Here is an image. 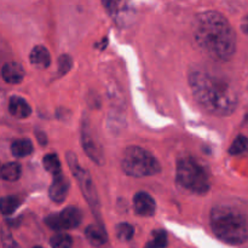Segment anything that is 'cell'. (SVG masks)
Returning <instances> with one entry per match:
<instances>
[{
  "label": "cell",
  "instance_id": "obj_7",
  "mask_svg": "<svg viewBox=\"0 0 248 248\" xmlns=\"http://www.w3.org/2000/svg\"><path fill=\"white\" fill-rule=\"evenodd\" d=\"M80 140L84 152L87 156L94 162V164L102 165L104 164V150L102 147V143L99 137L94 130L92 128L90 120L87 118H82L81 127H80Z\"/></svg>",
  "mask_w": 248,
  "mask_h": 248
},
{
  "label": "cell",
  "instance_id": "obj_14",
  "mask_svg": "<svg viewBox=\"0 0 248 248\" xmlns=\"http://www.w3.org/2000/svg\"><path fill=\"white\" fill-rule=\"evenodd\" d=\"M85 236L94 247H101L108 241V235L101 224H90L85 229Z\"/></svg>",
  "mask_w": 248,
  "mask_h": 248
},
{
  "label": "cell",
  "instance_id": "obj_23",
  "mask_svg": "<svg viewBox=\"0 0 248 248\" xmlns=\"http://www.w3.org/2000/svg\"><path fill=\"white\" fill-rule=\"evenodd\" d=\"M115 232L119 240H121V241H130L133 237V234H135V229L128 223H120V224H118L115 227Z\"/></svg>",
  "mask_w": 248,
  "mask_h": 248
},
{
  "label": "cell",
  "instance_id": "obj_12",
  "mask_svg": "<svg viewBox=\"0 0 248 248\" xmlns=\"http://www.w3.org/2000/svg\"><path fill=\"white\" fill-rule=\"evenodd\" d=\"M1 77L7 84H19L23 81L24 69L19 63L6 62L1 68Z\"/></svg>",
  "mask_w": 248,
  "mask_h": 248
},
{
  "label": "cell",
  "instance_id": "obj_11",
  "mask_svg": "<svg viewBox=\"0 0 248 248\" xmlns=\"http://www.w3.org/2000/svg\"><path fill=\"white\" fill-rule=\"evenodd\" d=\"M69 191V182L63 174L53 177V182L48 189V196L55 202L61 203L67 199Z\"/></svg>",
  "mask_w": 248,
  "mask_h": 248
},
{
  "label": "cell",
  "instance_id": "obj_1",
  "mask_svg": "<svg viewBox=\"0 0 248 248\" xmlns=\"http://www.w3.org/2000/svg\"><path fill=\"white\" fill-rule=\"evenodd\" d=\"M189 86L199 106L216 116H228L237 107V94L228 80L203 68H191Z\"/></svg>",
  "mask_w": 248,
  "mask_h": 248
},
{
  "label": "cell",
  "instance_id": "obj_10",
  "mask_svg": "<svg viewBox=\"0 0 248 248\" xmlns=\"http://www.w3.org/2000/svg\"><path fill=\"white\" fill-rule=\"evenodd\" d=\"M104 7L107 9V11L110 14V16L113 17L114 21L118 22V23L126 24V22L130 21L132 18V7L130 6V4L124 1H107L103 2Z\"/></svg>",
  "mask_w": 248,
  "mask_h": 248
},
{
  "label": "cell",
  "instance_id": "obj_3",
  "mask_svg": "<svg viewBox=\"0 0 248 248\" xmlns=\"http://www.w3.org/2000/svg\"><path fill=\"white\" fill-rule=\"evenodd\" d=\"M212 232L223 242L242 245L248 240V215L236 206L220 203L211 211Z\"/></svg>",
  "mask_w": 248,
  "mask_h": 248
},
{
  "label": "cell",
  "instance_id": "obj_21",
  "mask_svg": "<svg viewBox=\"0 0 248 248\" xmlns=\"http://www.w3.org/2000/svg\"><path fill=\"white\" fill-rule=\"evenodd\" d=\"M167 246V234L164 230H154L152 239L144 248H165Z\"/></svg>",
  "mask_w": 248,
  "mask_h": 248
},
{
  "label": "cell",
  "instance_id": "obj_18",
  "mask_svg": "<svg viewBox=\"0 0 248 248\" xmlns=\"http://www.w3.org/2000/svg\"><path fill=\"white\" fill-rule=\"evenodd\" d=\"M43 166L48 173L52 174L53 177H57L62 174V166L61 161L56 154H47L43 159Z\"/></svg>",
  "mask_w": 248,
  "mask_h": 248
},
{
  "label": "cell",
  "instance_id": "obj_20",
  "mask_svg": "<svg viewBox=\"0 0 248 248\" xmlns=\"http://www.w3.org/2000/svg\"><path fill=\"white\" fill-rule=\"evenodd\" d=\"M50 245L52 248H72L73 239L69 234L57 232L50 239Z\"/></svg>",
  "mask_w": 248,
  "mask_h": 248
},
{
  "label": "cell",
  "instance_id": "obj_24",
  "mask_svg": "<svg viewBox=\"0 0 248 248\" xmlns=\"http://www.w3.org/2000/svg\"><path fill=\"white\" fill-rule=\"evenodd\" d=\"M73 65L72 57L69 55H62L60 56L57 61V67H58V75H64L65 73H68L70 70Z\"/></svg>",
  "mask_w": 248,
  "mask_h": 248
},
{
  "label": "cell",
  "instance_id": "obj_5",
  "mask_svg": "<svg viewBox=\"0 0 248 248\" xmlns=\"http://www.w3.org/2000/svg\"><path fill=\"white\" fill-rule=\"evenodd\" d=\"M121 169L127 176L143 178L155 176L161 171V165L156 157L140 147H128L121 157Z\"/></svg>",
  "mask_w": 248,
  "mask_h": 248
},
{
  "label": "cell",
  "instance_id": "obj_15",
  "mask_svg": "<svg viewBox=\"0 0 248 248\" xmlns=\"http://www.w3.org/2000/svg\"><path fill=\"white\" fill-rule=\"evenodd\" d=\"M29 61L31 64L39 69H45L51 64V55L47 48L43 45H38L31 51L29 55Z\"/></svg>",
  "mask_w": 248,
  "mask_h": 248
},
{
  "label": "cell",
  "instance_id": "obj_28",
  "mask_svg": "<svg viewBox=\"0 0 248 248\" xmlns=\"http://www.w3.org/2000/svg\"><path fill=\"white\" fill-rule=\"evenodd\" d=\"M33 248H43V247H40V246H35V247H33Z\"/></svg>",
  "mask_w": 248,
  "mask_h": 248
},
{
  "label": "cell",
  "instance_id": "obj_6",
  "mask_svg": "<svg viewBox=\"0 0 248 248\" xmlns=\"http://www.w3.org/2000/svg\"><path fill=\"white\" fill-rule=\"evenodd\" d=\"M67 162L69 165V169L72 171L73 176H74V178L79 183V186L81 189V193L84 195L85 200L87 201V203L90 205L91 210L93 211L94 215L98 216L99 218L101 217L99 216V199L98 195H97V190L94 188L93 181H92L89 171H86L79 164V160L75 156L74 153H67Z\"/></svg>",
  "mask_w": 248,
  "mask_h": 248
},
{
  "label": "cell",
  "instance_id": "obj_16",
  "mask_svg": "<svg viewBox=\"0 0 248 248\" xmlns=\"http://www.w3.org/2000/svg\"><path fill=\"white\" fill-rule=\"evenodd\" d=\"M33 144L27 138H21L12 142L11 153L15 157H26L33 153Z\"/></svg>",
  "mask_w": 248,
  "mask_h": 248
},
{
  "label": "cell",
  "instance_id": "obj_2",
  "mask_svg": "<svg viewBox=\"0 0 248 248\" xmlns=\"http://www.w3.org/2000/svg\"><path fill=\"white\" fill-rule=\"evenodd\" d=\"M194 39L199 47L217 61H228L236 51V34L229 21L217 11H203L193 22Z\"/></svg>",
  "mask_w": 248,
  "mask_h": 248
},
{
  "label": "cell",
  "instance_id": "obj_22",
  "mask_svg": "<svg viewBox=\"0 0 248 248\" xmlns=\"http://www.w3.org/2000/svg\"><path fill=\"white\" fill-rule=\"evenodd\" d=\"M19 206V199L17 196H4L1 199V212L2 215H12Z\"/></svg>",
  "mask_w": 248,
  "mask_h": 248
},
{
  "label": "cell",
  "instance_id": "obj_4",
  "mask_svg": "<svg viewBox=\"0 0 248 248\" xmlns=\"http://www.w3.org/2000/svg\"><path fill=\"white\" fill-rule=\"evenodd\" d=\"M177 182L194 194H206L211 188V177L207 169L196 159L184 156L177 162Z\"/></svg>",
  "mask_w": 248,
  "mask_h": 248
},
{
  "label": "cell",
  "instance_id": "obj_8",
  "mask_svg": "<svg viewBox=\"0 0 248 248\" xmlns=\"http://www.w3.org/2000/svg\"><path fill=\"white\" fill-rule=\"evenodd\" d=\"M82 220L81 211L74 206L64 208L60 213H55L46 217L45 223L48 228L55 232H64V230L75 229L80 225Z\"/></svg>",
  "mask_w": 248,
  "mask_h": 248
},
{
  "label": "cell",
  "instance_id": "obj_27",
  "mask_svg": "<svg viewBox=\"0 0 248 248\" xmlns=\"http://www.w3.org/2000/svg\"><path fill=\"white\" fill-rule=\"evenodd\" d=\"M241 28H242V31H245V33L248 34V16H246L244 19H242Z\"/></svg>",
  "mask_w": 248,
  "mask_h": 248
},
{
  "label": "cell",
  "instance_id": "obj_25",
  "mask_svg": "<svg viewBox=\"0 0 248 248\" xmlns=\"http://www.w3.org/2000/svg\"><path fill=\"white\" fill-rule=\"evenodd\" d=\"M2 246L4 248H21L11 236V234L6 232H2Z\"/></svg>",
  "mask_w": 248,
  "mask_h": 248
},
{
  "label": "cell",
  "instance_id": "obj_13",
  "mask_svg": "<svg viewBox=\"0 0 248 248\" xmlns=\"http://www.w3.org/2000/svg\"><path fill=\"white\" fill-rule=\"evenodd\" d=\"M9 113L17 119H26L31 114V108L26 99L14 96L9 101Z\"/></svg>",
  "mask_w": 248,
  "mask_h": 248
},
{
  "label": "cell",
  "instance_id": "obj_17",
  "mask_svg": "<svg viewBox=\"0 0 248 248\" xmlns=\"http://www.w3.org/2000/svg\"><path fill=\"white\" fill-rule=\"evenodd\" d=\"M22 173V167L18 162H6L1 166V178L6 182H15L19 179Z\"/></svg>",
  "mask_w": 248,
  "mask_h": 248
},
{
  "label": "cell",
  "instance_id": "obj_9",
  "mask_svg": "<svg viewBox=\"0 0 248 248\" xmlns=\"http://www.w3.org/2000/svg\"><path fill=\"white\" fill-rule=\"evenodd\" d=\"M133 211L140 217H152L156 211V202L148 193L140 191L133 196Z\"/></svg>",
  "mask_w": 248,
  "mask_h": 248
},
{
  "label": "cell",
  "instance_id": "obj_19",
  "mask_svg": "<svg viewBox=\"0 0 248 248\" xmlns=\"http://www.w3.org/2000/svg\"><path fill=\"white\" fill-rule=\"evenodd\" d=\"M229 154L232 156L248 155V138L245 136H237L229 148Z\"/></svg>",
  "mask_w": 248,
  "mask_h": 248
},
{
  "label": "cell",
  "instance_id": "obj_26",
  "mask_svg": "<svg viewBox=\"0 0 248 248\" xmlns=\"http://www.w3.org/2000/svg\"><path fill=\"white\" fill-rule=\"evenodd\" d=\"M36 138H38V140L43 145L46 144V137H45V135H44L43 132H36Z\"/></svg>",
  "mask_w": 248,
  "mask_h": 248
}]
</instances>
